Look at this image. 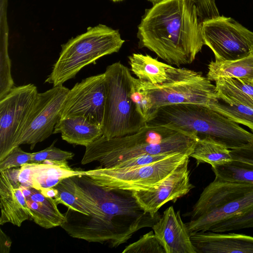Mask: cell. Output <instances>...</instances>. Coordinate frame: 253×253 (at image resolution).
I'll return each instance as SVG.
<instances>
[{
    "mask_svg": "<svg viewBox=\"0 0 253 253\" xmlns=\"http://www.w3.org/2000/svg\"><path fill=\"white\" fill-rule=\"evenodd\" d=\"M215 177L241 183H253V164L232 160L225 164L211 167Z\"/></svg>",
    "mask_w": 253,
    "mask_h": 253,
    "instance_id": "obj_24",
    "label": "cell"
},
{
    "mask_svg": "<svg viewBox=\"0 0 253 253\" xmlns=\"http://www.w3.org/2000/svg\"><path fill=\"white\" fill-rule=\"evenodd\" d=\"M56 140L46 148L39 152L32 153V163H42L44 161L66 162L71 160L74 154L71 152L62 150L54 146Z\"/></svg>",
    "mask_w": 253,
    "mask_h": 253,
    "instance_id": "obj_31",
    "label": "cell"
},
{
    "mask_svg": "<svg viewBox=\"0 0 253 253\" xmlns=\"http://www.w3.org/2000/svg\"><path fill=\"white\" fill-rule=\"evenodd\" d=\"M202 23L191 0H160L145 9L138 26L139 47L171 65L191 63L205 45Z\"/></svg>",
    "mask_w": 253,
    "mask_h": 253,
    "instance_id": "obj_1",
    "label": "cell"
},
{
    "mask_svg": "<svg viewBox=\"0 0 253 253\" xmlns=\"http://www.w3.org/2000/svg\"><path fill=\"white\" fill-rule=\"evenodd\" d=\"M202 35L215 61L234 60L253 54V32L232 17L219 15L203 21Z\"/></svg>",
    "mask_w": 253,
    "mask_h": 253,
    "instance_id": "obj_9",
    "label": "cell"
},
{
    "mask_svg": "<svg viewBox=\"0 0 253 253\" xmlns=\"http://www.w3.org/2000/svg\"><path fill=\"white\" fill-rule=\"evenodd\" d=\"M84 171L70 168L68 162L46 160L28 163L20 167L18 181L22 187H33L40 191L55 186L62 180L84 174Z\"/></svg>",
    "mask_w": 253,
    "mask_h": 253,
    "instance_id": "obj_15",
    "label": "cell"
},
{
    "mask_svg": "<svg viewBox=\"0 0 253 253\" xmlns=\"http://www.w3.org/2000/svg\"><path fill=\"white\" fill-rule=\"evenodd\" d=\"M129 96L136 110L146 123L153 120L158 110L153 108L152 100L140 86L138 79L131 77Z\"/></svg>",
    "mask_w": 253,
    "mask_h": 253,
    "instance_id": "obj_26",
    "label": "cell"
},
{
    "mask_svg": "<svg viewBox=\"0 0 253 253\" xmlns=\"http://www.w3.org/2000/svg\"><path fill=\"white\" fill-rule=\"evenodd\" d=\"M20 187L31 213V219L37 224L49 229L65 222L66 216L58 210L54 198L45 196L35 188Z\"/></svg>",
    "mask_w": 253,
    "mask_h": 253,
    "instance_id": "obj_19",
    "label": "cell"
},
{
    "mask_svg": "<svg viewBox=\"0 0 253 253\" xmlns=\"http://www.w3.org/2000/svg\"><path fill=\"white\" fill-rule=\"evenodd\" d=\"M188 157V155L177 153L142 167L126 169L100 167L84 171V174L107 190L130 192L150 190L157 188Z\"/></svg>",
    "mask_w": 253,
    "mask_h": 253,
    "instance_id": "obj_7",
    "label": "cell"
},
{
    "mask_svg": "<svg viewBox=\"0 0 253 253\" xmlns=\"http://www.w3.org/2000/svg\"><path fill=\"white\" fill-rule=\"evenodd\" d=\"M227 119L248 127L253 132V109L238 102L226 101L217 96L210 106Z\"/></svg>",
    "mask_w": 253,
    "mask_h": 253,
    "instance_id": "obj_25",
    "label": "cell"
},
{
    "mask_svg": "<svg viewBox=\"0 0 253 253\" xmlns=\"http://www.w3.org/2000/svg\"><path fill=\"white\" fill-rule=\"evenodd\" d=\"M199 137L183 131L147 123L126 135L102 136L85 147L82 165L98 162L101 167H114L126 159L142 154L183 153L189 157Z\"/></svg>",
    "mask_w": 253,
    "mask_h": 253,
    "instance_id": "obj_2",
    "label": "cell"
},
{
    "mask_svg": "<svg viewBox=\"0 0 253 253\" xmlns=\"http://www.w3.org/2000/svg\"><path fill=\"white\" fill-rule=\"evenodd\" d=\"M232 160L253 164V145L230 150Z\"/></svg>",
    "mask_w": 253,
    "mask_h": 253,
    "instance_id": "obj_34",
    "label": "cell"
},
{
    "mask_svg": "<svg viewBox=\"0 0 253 253\" xmlns=\"http://www.w3.org/2000/svg\"><path fill=\"white\" fill-rule=\"evenodd\" d=\"M138 79V78H137ZM156 110L164 106L193 104L210 107L217 98L215 85L201 72L185 68L175 79L154 85L138 79Z\"/></svg>",
    "mask_w": 253,
    "mask_h": 253,
    "instance_id": "obj_8",
    "label": "cell"
},
{
    "mask_svg": "<svg viewBox=\"0 0 253 253\" xmlns=\"http://www.w3.org/2000/svg\"><path fill=\"white\" fill-rule=\"evenodd\" d=\"M60 133L61 138L69 143L86 147L103 135L100 126L82 116L61 119L53 133Z\"/></svg>",
    "mask_w": 253,
    "mask_h": 253,
    "instance_id": "obj_20",
    "label": "cell"
},
{
    "mask_svg": "<svg viewBox=\"0 0 253 253\" xmlns=\"http://www.w3.org/2000/svg\"><path fill=\"white\" fill-rule=\"evenodd\" d=\"M38 93L34 84L14 86L0 99V161L18 146Z\"/></svg>",
    "mask_w": 253,
    "mask_h": 253,
    "instance_id": "obj_10",
    "label": "cell"
},
{
    "mask_svg": "<svg viewBox=\"0 0 253 253\" xmlns=\"http://www.w3.org/2000/svg\"><path fill=\"white\" fill-rule=\"evenodd\" d=\"M125 41L118 30L99 24L61 45L58 59L45 83L53 86L74 78L84 67L104 56L118 52Z\"/></svg>",
    "mask_w": 253,
    "mask_h": 253,
    "instance_id": "obj_4",
    "label": "cell"
},
{
    "mask_svg": "<svg viewBox=\"0 0 253 253\" xmlns=\"http://www.w3.org/2000/svg\"><path fill=\"white\" fill-rule=\"evenodd\" d=\"M20 169L0 170V225L11 223L18 227L31 218V213L20 187Z\"/></svg>",
    "mask_w": 253,
    "mask_h": 253,
    "instance_id": "obj_14",
    "label": "cell"
},
{
    "mask_svg": "<svg viewBox=\"0 0 253 253\" xmlns=\"http://www.w3.org/2000/svg\"><path fill=\"white\" fill-rule=\"evenodd\" d=\"M32 157V153L26 152L23 151L19 146H16L0 161V170H5L14 167H21L26 163H30Z\"/></svg>",
    "mask_w": 253,
    "mask_h": 253,
    "instance_id": "obj_32",
    "label": "cell"
},
{
    "mask_svg": "<svg viewBox=\"0 0 253 253\" xmlns=\"http://www.w3.org/2000/svg\"><path fill=\"white\" fill-rule=\"evenodd\" d=\"M41 192L45 196H46L47 197L52 198L54 199L55 197V196L57 193V190L54 187L44 189L42 190V191H41Z\"/></svg>",
    "mask_w": 253,
    "mask_h": 253,
    "instance_id": "obj_36",
    "label": "cell"
},
{
    "mask_svg": "<svg viewBox=\"0 0 253 253\" xmlns=\"http://www.w3.org/2000/svg\"><path fill=\"white\" fill-rule=\"evenodd\" d=\"M70 89L63 85L38 93L32 112L17 146L30 145L33 149L53 132L55 125L61 119V111Z\"/></svg>",
    "mask_w": 253,
    "mask_h": 253,
    "instance_id": "obj_11",
    "label": "cell"
},
{
    "mask_svg": "<svg viewBox=\"0 0 253 253\" xmlns=\"http://www.w3.org/2000/svg\"><path fill=\"white\" fill-rule=\"evenodd\" d=\"M123 253H166L154 231L143 235L137 241L126 246Z\"/></svg>",
    "mask_w": 253,
    "mask_h": 253,
    "instance_id": "obj_30",
    "label": "cell"
},
{
    "mask_svg": "<svg viewBox=\"0 0 253 253\" xmlns=\"http://www.w3.org/2000/svg\"><path fill=\"white\" fill-rule=\"evenodd\" d=\"M190 237L196 253H253V236L207 231Z\"/></svg>",
    "mask_w": 253,
    "mask_h": 253,
    "instance_id": "obj_17",
    "label": "cell"
},
{
    "mask_svg": "<svg viewBox=\"0 0 253 253\" xmlns=\"http://www.w3.org/2000/svg\"><path fill=\"white\" fill-rule=\"evenodd\" d=\"M187 157L156 188L150 190L132 192L140 206L154 216L166 203L187 194L194 187L190 181Z\"/></svg>",
    "mask_w": 253,
    "mask_h": 253,
    "instance_id": "obj_13",
    "label": "cell"
},
{
    "mask_svg": "<svg viewBox=\"0 0 253 253\" xmlns=\"http://www.w3.org/2000/svg\"><path fill=\"white\" fill-rule=\"evenodd\" d=\"M148 1L152 3L153 5L160 1V0H147Z\"/></svg>",
    "mask_w": 253,
    "mask_h": 253,
    "instance_id": "obj_37",
    "label": "cell"
},
{
    "mask_svg": "<svg viewBox=\"0 0 253 253\" xmlns=\"http://www.w3.org/2000/svg\"><path fill=\"white\" fill-rule=\"evenodd\" d=\"M130 71L138 79L154 85L162 84L181 75L184 68H176L149 55L133 53L128 56Z\"/></svg>",
    "mask_w": 253,
    "mask_h": 253,
    "instance_id": "obj_18",
    "label": "cell"
},
{
    "mask_svg": "<svg viewBox=\"0 0 253 253\" xmlns=\"http://www.w3.org/2000/svg\"><path fill=\"white\" fill-rule=\"evenodd\" d=\"M111 0L113 1V2H120V1H123V0Z\"/></svg>",
    "mask_w": 253,
    "mask_h": 253,
    "instance_id": "obj_38",
    "label": "cell"
},
{
    "mask_svg": "<svg viewBox=\"0 0 253 253\" xmlns=\"http://www.w3.org/2000/svg\"><path fill=\"white\" fill-rule=\"evenodd\" d=\"M217 96L226 101L238 102L253 109V81L222 78L215 81Z\"/></svg>",
    "mask_w": 253,
    "mask_h": 253,
    "instance_id": "obj_21",
    "label": "cell"
},
{
    "mask_svg": "<svg viewBox=\"0 0 253 253\" xmlns=\"http://www.w3.org/2000/svg\"><path fill=\"white\" fill-rule=\"evenodd\" d=\"M14 86L11 74V61L9 58L7 42L4 39L1 42L0 56V99L5 96Z\"/></svg>",
    "mask_w": 253,
    "mask_h": 253,
    "instance_id": "obj_29",
    "label": "cell"
},
{
    "mask_svg": "<svg viewBox=\"0 0 253 253\" xmlns=\"http://www.w3.org/2000/svg\"><path fill=\"white\" fill-rule=\"evenodd\" d=\"M250 228H253V207L216 224L211 227L209 231L226 232Z\"/></svg>",
    "mask_w": 253,
    "mask_h": 253,
    "instance_id": "obj_28",
    "label": "cell"
},
{
    "mask_svg": "<svg viewBox=\"0 0 253 253\" xmlns=\"http://www.w3.org/2000/svg\"><path fill=\"white\" fill-rule=\"evenodd\" d=\"M106 96L104 73L83 80L69 90L61 111V119L82 116L101 126Z\"/></svg>",
    "mask_w": 253,
    "mask_h": 253,
    "instance_id": "obj_12",
    "label": "cell"
},
{
    "mask_svg": "<svg viewBox=\"0 0 253 253\" xmlns=\"http://www.w3.org/2000/svg\"><path fill=\"white\" fill-rule=\"evenodd\" d=\"M166 253H196L179 211L168 207L152 227Z\"/></svg>",
    "mask_w": 253,
    "mask_h": 253,
    "instance_id": "obj_16",
    "label": "cell"
},
{
    "mask_svg": "<svg viewBox=\"0 0 253 253\" xmlns=\"http://www.w3.org/2000/svg\"><path fill=\"white\" fill-rule=\"evenodd\" d=\"M104 73L106 96L101 126L103 136L111 138L136 132L147 123L129 96L130 70L117 62L108 65Z\"/></svg>",
    "mask_w": 253,
    "mask_h": 253,
    "instance_id": "obj_6",
    "label": "cell"
},
{
    "mask_svg": "<svg viewBox=\"0 0 253 253\" xmlns=\"http://www.w3.org/2000/svg\"><path fill=\"white\" fill-rule=\"evenodd\" d=\"M172 154H142L124 160L112 168L126 169L142 167L159 161Z\"/></svg>",
    "mask_w": 253,
    "mask_h": 253,
    "instance_id": "obj_33",
    "label": "cell"
},
{
    "mask_svg": "<svg viewBox=\"0 0 253 253\" xmlns=\"http://www.w3.org/2000/svg\"><path fill=\"white\" fill-rule=\"evenodd\" d=\"M190 157L197 164L207 163L213 167L232 160L230 149L208 138H199Z\"/></svg>",
    "mask_w": 253,
    "mask_h": 253,
    "instance_id": "obj_23",
    "label": "cell"
},
{
    "mask_svg": "<svg viewBox=\"0 0 253 253\" xmlns=\"http://www.w3.org/2000/svg\"><path fill=\"white\" fill-rule=\"evenodd\" d=\"M253 207V183L215 177L201 193L188 213L190 234L209 231L216 224Z\"/></svg>",
    "mask_w": 253,
    "mask_h": 253,
    "instance_id": "obj_5",
    "label": "cell"
},
{
    "mask_svg": "<svg viewBox=\"0 0 253 253\" xmlns=\"http://www.w3.org/2000/svg\"><path fill=\"white\" fill-rule=\"evenodd\" d=\"M207 77L215 82L222 78L245 79L253 81V54L246 57L226 61H211Z\"/></svg>",
    "mask_w": 253,
    "mask_h": 253,
    "instance_id": "obj_22",
    "label": "cell"
},
{
    "mask_svg": "<svg viewBox=\"0 0 253 253\" xmlns=\"http://www.w3.org/2000/svg\"><path fill=\"white\" fill-rule=\"evenodd\" d=\"M159 120L164 126L200 138H210L230 150L253 145V132L206 106L193 104L164 106Z\"/></svg>",
    "mask_w": 253,
    "mask_h": 253,
    "instance_id": "obj_3",
    "label": "cell"
},
{
    "mask_svg": "<svg viewBox=\"0 0 253 253\" xmlns=\"http://www.w3.org/2000/svg\"><path fill=\"white\" fill-rule=\"evenodd\" d=\"M0 249L1 253H8L12 243L10 238L0 229Z\"/></svg>",
    "mask_w": 253,
    "mask_h": 253,
    "instance_id": "obj_35",
    "label": "cell"
},
{
    "mask_svg": "<svg viewBox=\"0 0 253 253\" xmlns=\"http://www.w3.org/2000/svg\"><path fill=\"white\" fill-rule=\"evenodd\" d=\"M57 193L54 200L58 205L61 204L70 209L85 215H92L90 210L78 200L74 191V182L72 177L62 180L55 186Z\"/></svg>",
    "mask_w": 253,
    "mask_h": 253,
    "instance_id": "obj_27",
    "label": "cell"
}]
</instances>
